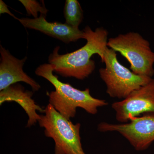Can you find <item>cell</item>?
Returning <instances> with one entry per match:
<instances>
[{"mask_svg": "<svg viewBox=\"0 0 154 154\" xmlns=\"http://www.w3.org/2000/svg\"><path fill=\"white\" fill-rule=\"evenodd\" d=\"M38 124L44 128L45 136L55 142L54 154H86L81 143V124H74L48 104Z\"/></svg>", "mask_w": 154, "mask_h": 154, "instance_id": "3", "label": "cell"}, {"mask_svg": "<svg viewBox=\"0 0 154 154\" xmlns=\"http://www.w3.org/2000/svg\"><path fill=\"white\" fill-rule=\"evenodd\" d=\"M129 122L120 124L101 122L98 125V130L102 132L119 133L136 150L147 149L154 141V113L133 117Z\"/></svg>", "mask_w": 154, "mask_h": 154, "instance_id": "6", "label": "cell"}, {"mask_svg": "<svg viewBox=\"0 0 154 154\" xmlns=\"http://www.w3.org/2000/svg\"><path fill=\"white\" fill-rule=\"evenodd\" d=\"M0 54V91L20 82L27 83L34 92L40 89V85L23 71V66L27 60L26 57L23 59H18L2 45Z\"/></svg>", "mask_w": 154, "mask_h": 154, "instance_id": "8", "label": "cell"}, {"mask_svg": "<svg viewBox=\"0 0 154 154\" xmlns=\"http://www.w3.org/2000/svg\"><path fill=\"white\" fill-rule=\"evenodd\" d=\"M54 67L50 63L42 64L36 68L37 75L46 79L55 88V91L47 93L49 104L65 118H73L77 107H81L90 114H96L98 108L107 105L105 100L91 96L89 88L78 90L68 83L62 82L53 73Z\"/></svg>", "mask_w": 154, "mask_h": 154, "instance_id": "2", "label": "cell"}, {"mask_svg": "<svg viewBox=\"0 0 154 154\" xmlns=\"http://www.w3.org/2000/svg\"><path fill=\"white\" fill-rule=\"evenodd\" d=\"M84 38L87 43L80 49L64 54L58 53L60 46H57L48 57L49 63L54 67V72L65 78L73 77L83 80L92 73L95 63L92 56L98 54L103 62L107 48L108 32L103 28L93 31L87 26L84 30Z\"/></svg>", "mask_w": 154, "mask_h": 154, "instance_id": "1", "label": "cell"}, {"mask_svg": "<svg viewBox=\"0 0 154 154\" xmlns=\"http://www.w3.org/2000/svg\"><path fill=\"white\" fill-rule=\"evenodd\" d=\"M5 13L8 14L9 15H10L11 17H14L15 19H18V18L15 17L14 14L11 13L10 10L8 9V6L6 5L5 3H4V2L2 0H1L0 1V14H5Z\"/></svg>", "mask_w": 154, "mask_h": 154, "instance_id": "13", "label": "cell"}, {"mask_svg": "<svg viewBox=\"0 0 154 154\" xmlns=\"http://www.w3.org/2000/svg\"><path fill=\"white\" fill-rule=\"evenodd\" d=\"M63 12L66 24L73 28H79L84 17L79 2L77 0H66Z\"/></svg>", "mask_w": 154, "mask_h": 154, "instance_id": "11", "label": "cell"}, {"mask_svg": "<svg viewBox=\"0 0 154 154\" xmlns=\"http://www.w3.org/2000/svg\"><path fill=\"white\" fill-rule=\"evenodd\" d=\"M33 93L32 91H25L22 86L13 85L0 92V105L4 102H17L25 110L28 116L27 127H30L38 122L40 115L37 111L44 113L45 109L36 105L32 99Z\"/></svg>", "mask_w": 154, "mask_h": 154, "instance_id": "10", "label": "cell"}, {"mask_svg": "<svg viewBox=\"0 0 154 154\" xmlns=\"http://www.w3.org/2000/svg\"><path fill=\"white\" fill-rule=\"evenodd\" d=\"M107 46L124 57L135 74L152 78L154 75V53L149 42L139 33L129 32L109 38Z\"/></svg>", "mask_w": 154, "mask_h": 154, "instance_id": "5", "label": "cell"}, {"mask_svg": "<svg viewBox=\"0 0 154 154\" xmlns=\"http://www.w3.org/2000/svg\"><path fill=\"white\" fill-rule=\"evenodd\" d=\"M112 107L116 120L122 123H127L142 113H154V79L122 101L113 103Z\"/></svg>", "mask_w": 154, "mask_h": 154, "instance_id": "7", "label": "cell"}, {"mask_svg": "<svg viewBox=\"0 0 154 154\" xmlns=\"http://www.w3.org/2000/svg\"><path fill=\"white\" fill-rule=\"evenodd\" d=\"M19 2L25 7L28 15H32L34 18H38V12L45 16H46L48 12V10L45 8L44 4L43 5V1L42 2V5L35 0H19Z\"/></svg>", "mask_w": 154, "mask_h": 154, "instance_id": "12", "label": "cell"}, {"mask_svg": "<svg viewBox=\"0 0 154 154\" xmlns=\"http://www.w3.org/2000/svg\"><path fill=\"white\" fill-rule=\"evenodd\" d=\"M46 16L40 14V17L37 18H23L17 20L25 28L38 30L65 43L84 38L83 30H80L79 28L72 27L66 23L48 22Z\"/></svg>", "mask_w": 154, "mask_h": 154, "instance_id": "9", "label": "cell"}, {"mask_svg": "<svg viewBox=\"0 0 154 154\" xmlns=\"http://www.w3.org/2000/svg\"><path fill=\"white\" fill-rule=\"evenodd\" d=\"M103 62L105 67L99 69L100 77L107 86V94L113 98L125 99L152 79L135 74L123 66L118 61L116 51L108 47Z\"/></svg>", "mask_w": 154, "mask_h": 154, "instance_id": "4", "label": "cell"}]
</instances>
